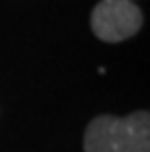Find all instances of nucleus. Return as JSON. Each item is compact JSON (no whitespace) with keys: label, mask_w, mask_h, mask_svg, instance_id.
Returning a JSON list of instances; mask_svg holds the SVG:
<instances>
[{"label":"nucleus","mask_w":150,"mask_h":152,"mask_svg":"<svg viewBox=\"0 0 150 152\" xmlns=\"http://www.w3.org/2000/svg\"><path fill=\"white\" fill-rule=\"evenodd\" d=\"M142 27V12L131 0H102L92 10V31L105 43L129 39Z\"/></svg>","instance_id":"2"},{"label":"nucleus","mask_w":150,"mask_h":152,"mask_svg":"<svg viewBox=\"0 0 150 152\" xmlns=\"http://www.w3.org/2000/svg\"><path fill=\"white\" fill-rule=\"evenodd\" d=\"M86 152H150V117L138 111L127 117H96L86 129Z\"/></svg>","instance_id":"1"}]
</instances>
